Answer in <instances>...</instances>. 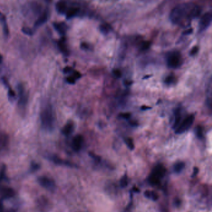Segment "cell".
<instances>
[{
    "label": "cell",
    "instance_id": "603a6c76",
    "mask_svg": "<svg viewBox=\"0 0 212 212\" xmlns=\"http://www.w3.org/2000/svg\"><path fill=\"white\" fill-rule=\"evenodd\" d=\"M195 133L196 136L199 138H202L203 137V131H202V128L200 126L197 127L195 128Z\"/></svg>",
    "mask_w": 212,
    "mask_h": 212
},
{
    "label": "cell",
    "instance_id": "1f68e13d",
    "mask_svg": "<svg viewBox=\"0 0 212 212\" xmlns=\"http://www.w3.org/2000/svg\"><path fill=\"white\" fill-rule=\"evenodd\" d=\"M67 81L70 84H74L75 82V79L73 76H69L67 78Z\"/></svg>",
    "mask_w": 212,
    "mask_h": 212
},
{
    "label": "cell",
    "instance_id": "8992f818",
    "mask_svg": "<svg viewBox=\"0 0 212 212\" xmlns=\"http://www.w3.org/2000/svg\"><path fill=\"white\" fill-rule=\"evenodd\" d=\"M38 182L39 183V184L41 186L49 190L54 189L55 187V182H54V181L46 176H42L39 177Z\"/></svg>",
    "mask_w": 212,
    "mask_h": 212
},
{
    "label": "cell",
    "instance_id": "d4e9b609",
    "mask_svg": "<svg viewBox=\"0 0 212 212\" xmlns=\"http://www.w3.org/2000/svg\"><path fill=\"white\" fill-rule=\"evenodd\" d=\"M125 142H126L127 145H128V146L129 147V148L130 149V150H133L134 149V148L133 139L131 138H128L126 139V141H125Z\"/></svg>",
    "mask_w": 212,
    "mask_h": 212
},
{
    "label": "cell",
    "instance_id": "60d3db41",
    "mask_svg": "<svg viewBox=\"0 0 212 212\" xmlns=\"http://www.w3.org/2000/svg\"><path fill=\"white\" fill-rule=\"evenodd\" d=\"M141 109H142L143 110H146V109H150V107H147V106H145V105H144V106H143V107H141Z\"/></svg>",
    "mask_w": 212,
    "mask_h": 212
},
{
    "label": "cell",
    "instance_id": "3957f363",
    "mask_svg": "<svg viewBox=\"0 0 212 212\" xmlns=\"http://www.w3.org/2000/svg\"><path fill=\"white\" fill-rule=\"evenodd\" d=\"M194 115H190L189 117L185 118L184 120V121L180 125V126L177 128L176 133L178 134H180L185 132L187 130H189L192 126L193 123H194Z\"/></svg>",
    "mask_w": 212,
    "mask_h": 212
},
{
    "label": "cell",
    "instance_id": "4fadbf2b",
    "mask_svg": "<svg viewBox=\"0 0 212 212\" xmlns=\"http://www.w3.org/2000/svg\"><path fill=\"white\" fill-rule=\"evenodd\" d=\"M74 128V123L70 122L69 123H67L65 125V127L63 128V129H62V133L65 135H66V136H68V135H70L72 132H73Z\"/></svg>",
    "mask_w": 212,
    "mask_h": 212
},
{
    "label": "cell",
    "instance_id": "b9f144b4",
    "mask_svg": "<svg viewBox=\"0 0 212 212\" xmlns=\"http://www.w3.org/2000/svg\"><path fill=\"white\" fill-rule=\"evenodd\" d=\"M0 212H3V205L1 201H0Z\"/></svg>",
    "mask_w": 212,
    "mask_h": 212
},
{
    "label": "cell",
    "instance_id": "9c48e42d",
    "mask_svg": "<svg viewBox=\"0 0 212 212\" xmlns=\"http://www.w3.org/2000/svg\"><path fill=\"white\" fill-rule=\"evenodd\" d=\"M18 90L19 93V104L21 106H25L27 102V96L24 93V88L22 86L19 85L18 87Z\"/></svg>",
    "mask_w": 212,
    "mask_h": 212
},
{
    "label": "cell",
    "instance_id": "e575fe53",
    "mask_svg": "<svg viewBox=\"0 0 212 212\" xmlns=\"http://www.w3.org/2000/svg\"><path fill=\"white\" fill-rule=\"evenodd\" d=\"M74 77V78L76 80V79H78V78H80L81 77V74L79 73V72L78 71H74V75L73 76H72Z\"/></svg>",
    "mask_w": 212,
    "mask_h": 212
},
{
    "label": "cell",
    "instance_id": "5b68a950",
    "mask_svg": "<svg viewBox=\"0 0 212 212\" xmlns=\"http://www.w3.org/2000/svg\"><path fill=\"white\" fill-rule=\"evenodd\" d=\"M180 54L179 52H172L167 57V65L171 68H175L180 62Z\"/></svg>",
    "mask_w": 212,
    "mask_h": 212
},
{
    "label": "cell",
    "instance_id": "484cf974",
    "mask_svg": "<svg viewBox=\"0 0 212 212\" xmlns=\"http://www.w3.org/2000/svg\"><path fill=\"white\" fill-rule=\"evenodd\" d=\"M150 45H151V43L149 42H144L141 46V50H146L149 49Z\"/></svg>",
    "mask_w": 212,
    "mask_h": 212
},
{
    "label": "cell",
    "instance_id": "7c38bea8",
    "mask_svg": "<svg viewBox=\"0 0 212 212\" xmlns=\"http://www.w3.org/2000/svg\"><path fill=\"white\" fill-rule=\"evenodd\" d=\"M52 161L55 162V164H57V165H64V166H69V167H74L75 165H73V164L67 161H65V160H62V159L58 158V157H56V156H54L52 158Z\"/></svg>",
    "mask_w": 212,
    "mask_h": 212
},
{
    "label": "cell",
    "instance_id": "7bdbcfd3",
    "mask_svg": "<svg viewBox=\"0 0 212 212\" xmlns=\"http://www.w3.org/2000/svg\"><path fill=\"white\" fill-rule=\"evenodd\" d=\"M2 60H3V58H2V56L0 55V63L2 62Z\"/></svg>",
    "mask_w": 212,
    "mask_h": 212
},
{
    "label": "cell",
    "instance_id": "7402d4cb",
    "mask_svg": "<svg viewBox=\"0 0 212 212\" xmlns=\"http://www.w3.org/2000/svg\"><path fill=\"white\" fill-rule=\"evenodd\" d=\"M100 29L102 33L107 34L111 30V27L107 24H102L100 26Z\"/></svg>",
    "mask_w": 212,
    "mask_h": 212
},
{
    "label": "cell",
    "instance_id": "cb8c5ba5",
    "mask_svg": "<svg viewBox=\"0 0 212 212\" xmlns=\"http://www.w3.org/2000/svg\"><path fill=\"white\" fill-rule=\"evenodd\" d=\"M128 184V177L126 176H124L122 178L121 181H120V186L121 187L124 188L126 187Z\"/></svg>",
    "mask_w": 212,
    "mask_h": 212
},
{
    "label": "cell",
    "instance_id": "f546056e",
    "mask_svg": "<svg viewBox=\"0 0 212 212\" xmlns=\"http://www.w3.org/2000/svg\"><path fill=\"white\" fill-rule=\"evenodd\" d=\"M198 51H199V48H198V47H197V46H195V47H194V48H193V49H192V50H191V52H190V55L191 56H194V55H195L196 54H197V52H198Z\"/></svg>",
    "mask_w": 212,
    "mask_h": 212
},
{
    "label": "cell",
    "instance_id": "d6986e66",
    "mask_svg": "<svg viewBox=\"0 0 212 212\" xmlns=\"http://www.w3.org/2000/svg\"><path fill=\"white\" fill-rule=\"evenodd\" d=\"M182 119L181 114H180V109H177L175 111V122L173 124V128H176L177 127L178 125H179Z\"/></svg>",
    "mask_w": 212,
    "mask_h": 212
},
{
    "label": "cell",
    "instance_id": "4316f807",
    "mask_svg": "<svg viewBox=\"0 0 212 212\" xmlns=\"http://www.w3.org/2000/svg\"><path fill=\"white\" fill-rule=\"evenodd\" d=\"M22 31L25 33V34H27V35L31 36L32 34V32L31 29L28 27H23L22 29Z\"/></svg>",
    "mask_w": 212,
    "mask_h": 212
},
{
    "label": "cell",
    "instance_id": "f1b7e54d",
    "mask_svg": "<svg viewBox=\"0 0 212 212\" xmlns=\"http://www.w3.org/2000/svg\"><path fill=\"white\" fill-rule=\"evenodd\" d=\"M5 171H6L5 166H3L1 169V171H0V181H1L3 180L4 176H5Z\"/></svg>",
    "mask_w": 212,
    "mask_h": 212
},
{
    "label": "cell",
    "instance_id": "ffe728a7",
    "mask_svg": "<svg viewBox=\"0 0 212 212\" xmlns=\"http://www.w3.org/2000/svg\"><path fill=\"white\" fill-rule=\"evenodd\" d=\"M185 167V163L183 162H179L176 163L173 166V170L176 173H180Z\"/></svg>",
    "mask_w": 212,
    "mask_h": 212
},
{
    "label": "cell",
    "instance_id": "2e32d148",
    "mask_svg": "<svg viewBox=\"0 0 212 212\" xmlns=\"http://www.w3.org/2000/svg\"><path fill=\"white\" fill-rule=\"evenodd\" d=\"M144 196H145L146 198L151 199L153 201L157 200L159 197L156 192L152 190H146L144 192Z\"/></svg>",
    "mask_w": 212,
    "mask_h": 212
},
{
    "label": "cell",
    "instance_id": "30bf717a",
    "mask_svg": "<svg viewBox=\"0 0 212 212\" xmlns=\"http://www.w3.org/2000/svg\"><path fill=\"white\" fill-rule=\"evenodd\" d=\"M53 26L54 27L55 29L59 32L60 34L64 35L66 32L67 26L65 24L64 22H54Z\"/></svg>",
    "mask_w": 212,
    "mask_h": 212
},
{
    "label": "cell",
    "instance_id": "6da1fadb",
    "mask_svg": "<svg viewBox=\"0 0 212 212\" xmlns=\"http://www.w3.org/2000/svg\"><path fill=\"white\" fill-rule=\"evenodd\" d=\"M201 8L192 3L178 4L173 8L170 14V19L174 24L186 26L193 19L198 17L201 14Z\"/></svg>",
    "mask_w": 212,
    "mask_h": 212
},
{
    "label": "cell",
    "instance_id": "e0dca14e",
    "mask_svg": "<svg viewBox=\"0 0 212 212\" xmlns=\"http://www.w3.org/2000/svg\"><path fill=\"white\" fill-rule=\"evenodd\" d=\"M58 47H59L60 50L61 51V52L63 53L65 55H67L68 54V49L67 48V45L65 44V42L64 38L60 40L58 42Z\"/></svg>",
    "mask_w": 212,
    "mask_h": 212
},
{
    "label": "cell",
    "instance_id": "83f0119b",
    "mask_svg": "<svg viewBox=\"0 0 212 212\" xmlns=\"http://www.w3.org/2000/svg\"><path fill=\"white\" fill-rule=\"evenodd\" d=\"M173 81H174V78H173V76H169L167 77L165 80V82H166V83H167L168 84H170L173 83Z\"/></svg>",
    "mask_w": 212,
    "mask_h": 212
},
{
    "label": "cell",
    "instance_id": "52a82bcc",
    "mask_svg": "<svg viewBox=\"0 0 212 212\" xmlns=\"http://www.w3.org/2000/svg\"><path fill=\"white\" fill-rule=\"evenodd\" d=\"M166 172V169L164 167V166L161 165H159L154 168L152 174L155 176L156 177L159 178V179H161V178L164 176Z\"/></svg>",
    "mask_w": 212,
    "mask_h": 212
},
{
    "label": "cell",
    "instance_id": "ba28073f",
    "mask_svg": "<svg viewBox=\"0 0 212 212\" xmlns=\"http://www.w3.org/2000/svg\"><path fill=\"white\" fill-rule=\"evenodd\" d=\"M84 142L83 137L80 135H78L76 137H75L73 139V142H72V148H73L74 150L75 151H79L81 146H82V143Z\"/></svg>",
    "mask_w": 212,
    "mask_h": 212
},
{
    "label": "cell",
    "instance_id": "d590c367",
    "mask_svg": "<svg viewBox=\"0 0 212 212\" xmlns=\"http://www.w3.org/2000/svg\"><path fill=\"white\" fill-rule=\"evenodd\" d=\"M198 172H199V169L197 167H194V172H193V174H192V177H195L197 174H198Z\"/></svg>",
    "mask_w": 212,
    "mask_h": 212
},
{
    "label": "cell",
    "instance_id": "f35d334b",
    "mask_svg": "<svg viewBox=\"0 0 212 212\" xmlns=\"http://www.w3.org/2000/svg\"><path fill=\"white\" fill-rule=\"evenodd\" d=\"M39 167V165H37V164H34V165H32V169L33 170H36Z\"/></svg>",
    "mask_w": 212,
    "mask_h": 212
},
{
    "label": "cell",
    "instance_id": "ab89813d",
    "mask_svg": "<svg viewBox=\"0 0 212 212\" xmlns=\"http://www.w3.org/2000/svg\"><path fill=\"white\" fill-rule=\"evenodd\" d=\"M72 70V68H70V67H67L64 69V72L65 73H68V72H70Z\"/></svg>",
    "mask_w": 212,
    "mask_h": 212
},
{
    "label": "cell",
    "instance_id": "5bb4252c",
    "mask_svg": "<svg viewBox=\"0 0 212 212\" xmlns=\"http://www.w3.org/2000/svg\"><path fill=\"white\" fill-rule=\"evenodd\" d=\"M47 18H48V13L46 11H45L38 18L37 21L35 23V26L39 27L41 25L44 24L47 21Z\"/></svg>",
    "mask_w": 212,
    "mask_h": 212
},
{
    "label": "cell",
    "instance_id": "7a4b0ae2",
    "mask_svg": "<svg viewBox=\"0 0 212 212\" xmlns=\"http://www.w3.org/2000/svg\"><path fill=\"white\" fill-rule=\"evenodd\" d=\"M41 122L42 128L51 131L54 127L55 118L52 107L51 105H46L41 113Z\"/></svg>",
    "mask_w": 212,
    "mask_h": 212
},
{
    "label": "cell",
    "instance_id": "8d00e7d4",
    "mask_svg": "<svg viewBox=\"0 0 212 212\" xmlns=\"http://www.w3.org/2000/svg\"><path fill=\"white\" fill-rule=\"evenodd\" d=\"M81 47L84 49H87L88 48V44H85V43H82L81 45Z\"/></svg>",
    "mask_w": 212,
    "mask_h": 212
},
{
    "label": "cell",
    "instance_id": "277c9868",
    "mask_svg": "<svg viewBox=\"0 0 212 212\" xmlns=\"http://www.w3.org/2000/svg\"><path fill=\"white\" fill-rule=\"evenodd\" d=\"M212 16L210 13H206L204 14L201 17L199 22V29L200 31H204L208 28L211 22Z\"/></svg>",
    "mask_w": 212,
    "mask_h": 212
},
{
    "label": "cell",
    "instance_id": "9a60e30c",
    "mask_svg": "<svg viewBox=\"0 0 212 212\" xmlns=\"http://www.w3.org/2000/svg\"><path fill=\"white\" fill-rule=\"evenodd\" d=\"M56 9L60 14H64L67 10V4L64 1H60L56 4Z\"/></svg>",
    "mask_w": 212,
    "mask_h": 212
},
{
    "label": "cell",
    "instance_id": "74e56055",
    "mask_svg": "<svg viewBox=\"0 0 212 212\" xmlns=\"http://www.w3.org/2000/svg\"><path fill=\"white\" fill-rule=\"evenodd\" d=\"M192 31H193L192 29H188V30L185 31L184 32V34H185V35L190 34V33L192 32Z\"/></svg>",
    "mask_w": 212,
    "mask_h": 212
},
{
    "label": "cell",
    "instance_id": "4dcf8cb0",
    "mask_svg": "<svg viewBox=\"0 0 212 212\" xmlns=\"http://www.w3.org/2000/svg\"><path fill=\"white\" fill-rule=\"evenodd\" d=\"M113 74L115 76H117V78H120V77L121 76V72L118 69L113 70Z\"/></svg>",
    "mask_w": 212,
    "mask_h": 212
},
{
    "label": "cell",
    "instance_id": "44dd1931",
    "mask_svg": "<svg viewBox=\"0 0 212 212\" xmlns=\"http://www.w3.org/2000/svg\"><path fill=\"white\" fill-rule=\"evenodd\" d=\"M149 181L151 184L153 186H157V184H159L160 182V179H159L155 176H154L151 174V175L149 177Z\"/></svg>",
    "mask_w": 212,
    "mask_h": 212
},
{
    "label": "cell",
    "instance_id": "8fae6325",
    "mask_svg": "<svg viewBox=\"0 0 212 212\" xmlns=\"http://www.w3.org/2000/svg\"><path fill=\"white\" fill-rule=\"evenodd\" d=\"M1 194L3 199H9L14 195V192L11 188L4 187L1 190Z\"/></svg>",
    "mask_w": 212,
    "mask_h": 212
},
{
    "label": "cell",
    "instance_id": "d6a6232c",
    "mask_svg": "<svg viewBox=\"0 0 212 212\" xmlns=\"http://www.w3.org/2000/svg\"><path fill=\"white\" fill-rule=\"evenodd\" d=\"M119 115L124 119H129L130 117H131V114L130 113H122V114H120Z\"/></svg>",
    "mask_w": 212,
    "mask_h": 212
},
{
    "label": "cell",
    "instance_id": "836d02e7",
    "mask_svg": "<svg viewBox=\"0 0 212 212\" xmlns=\"http://www.w3.org/2000/svg\"><path fill=\"white\" fill-rule=\"evenodd\" d=\"M89 155H90V156L91 158H93L95 160H96V161H100V158L99 156H98L97 155H95V154H93V153H89Z\"/></svg>",
    "mask_w": 212,
    "mask_h": 212
},
{
    "label": "cell",
    "instance_id": "ac0fdd59",
    "mask_svg": "<svg viewBox=\"0 0 212 212\" xmlns=\"http://www.w3.org/2000/svg\"><path fill=\"white\" fill-rule=\"evenodd\" d=\"M79 11V9L77 8H70L69 10L67 11L66 13V17L67 19H71L72 17H75Z\"/></svg>",
    "mask_w": 212,
    "mask_h": 212
}]
</instances>
